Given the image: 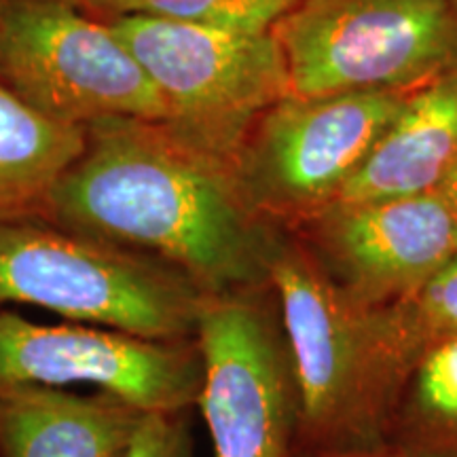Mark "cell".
<instances>
[{
  "label": "cell",
  "instance_id": "9a60e30c",
  "mask_svg": "<svg viewBox=\"0 0 457 457\" xmlns=\"http://www.w3.org/2000/svg\"><path fill=\"white\" fill-rule=\"evenodd\" d=\"M386 445L413 457H457V339L417 364L394 404Z\"/></svg>",
  "mask_w": 457,
  "mask_h": 457
},
{
  "label": "cell",
  "instance_id": "9c48e42d",
  "mask_svg": "<svg viewBox=\"0 0 457 457\" xmlns=\"http://www.w3.org/2000/svg\"><path fill=\"white\" fill-rule=\"evenodd\" d=\"M404 102L392 89L286 96L262 114L233 165L245 204L282 205L337 193Z\"/></svg>",
  "mask_w": 457,
  "mask_h": 457
},
{
  "label": "cell",
  "instance_id": "ba28073f",
  "mask_svg": "<svg viewBox=\"0 0 457 457\" xmlns=\"http://www.w3.org/2000/svg\"><path fill=\"white\" fill-rule=\"evenodd\" d=\"M94 387L148 413L197 407L202 358L195 339L157 341L121 330L41 324L0 310V387Z\"/></svg>",
  "mask_w": 457,
  "mask_h": 457
},
{
  "label": "cell",
  "instance_id": "277c9868",
  "mask_svg": "<svg viewBox=\"0 0 457 457\" xmlns=\"http://www.w3.org/2000/svg\"><path fill=\"white\" fill-rule=\"evenodd\" d=\"M0 81L51 121L162 123L151 77L104 21L68 0H0Z\"/></svg>",
  "mask_w": 457,
  "mask_h": 457
},
{
  "label": "cell",
  "instance_id": "d6986e66",
  "mask_svg": "<svg viewBox=\"0 0 457 457\" xmlns=\"http://www.w3.org/2000/svg\"><path fill=\"white\" fill-rule=\"evenodd\" d=\"M0 21H3V3H0Z\"/></svg>",
  "mask_w": 457,
  "mask_h": 457
},
{
  "label": "cell",
  "instance_id": "7c38bea8",
  "mask_svg": "<svg viewBox=\"0 0 457 457\" xmlns=\"http://www.w3.org/2000/svg\"><path fill=\"white\" fill-rule=\"evenodd\" d=\"M457 168V74L404 102L362 165L337 195L343 208L413 195Z\"/></svg>",
  "mask_w": 457,
  "mask_h": 457
},
{
  "label": "cell",
  "instance_id": "52a82bcc",
  "mask_svg": "<svg viewBox=\"0 0 457 457\" xmlns=\"http://www.w3.org/2000/svg\"><path fill=\"white\" fill-rule=\"evenodd\" d=\"M276 299L299 396V455L386 445L369 394L364 310L299 256L273 253Z\"/></svg>",
  "mask_w": 457,
  "mask_h": 457
},
{
  "label": "cell",
  "instance_id": "7a4b0ae2",
  "mask_svg": "<svg viewBox=\"0 0 457 457\" xmlns=\"http://www.w3.org/2000/svg\"><path fill=\"white\" fill-rule=\"evenodd\" d=\"M205 295L174 267L55 222H0V310L34 305L68 322L145 339H195Z\"/></svg>",
  "mask_w": 457,
  "mask_h": 457
},
{
  "label": "cell",
  "instance_id": "5bb4252c",
  "mask_svg": "<svg viewBox=\"0 0 457 457\" xmlns=\"http://www.w3.org/2000/svg\"><path fill=\"white\" fill-rule=\"evenodd\" d=\"M83 146L85 129L43 117L0 81V222L47 220L57 182Z\"/></svg>",
  "mask_w": 457,
  "mask_h": 457
},
{
  "label": "cell",
  "instance_id": "30bf717a",
  "mask_svg": "<svg viewBox=\"0 0 457 457\" xmlns=\"http://www.w3.org/2000/svg\"><path fill=\"white\" fill-rule=\"evenodd\" d=\"M337 231L343 293L362 310L403 299L457 254V168L426 191L345 208Z\"/></svg>",
  "mask_w": 457,
  "mask_h": 457
},
{
  "label": "cell",
  "instance_id": "6da1fadb",
  "mask_svg": "<svg viewBox=\"0 0 457 457\" xmlns=\"http://www.w3.org/2000/svg\"><path fill=\"white\" fill-rule=\"evenodd\" d=\"M47 220L162 261L205 295L270 286L273 253L250 220L236 174L159 123L114 119L85 129Z\"/></svg>",
  "mask_w": 457,
  "mask_h": 457
},
{
  "label": "cell",
  "instance_id": "8992f818",
  "mask_svg": "<svg viewBox=\"0 0 457 457\" xmlns=\"http://www.w3.org/2000/svg\"><path fill=\"white\" fill-rule=\"evenodd\" d=\"M261 288L208 295L197 320L212 457H296L299 396L282 322ZM276 301V299H273Z\"/></svg>",
  "mask_w": 457,
  "mask_h": 457
},
{
  "label": "cell",
  "instance_id": "ac0fdd59",
  "mask_svg": "<svg viewBox=\"0 0 457 457\" xmlns=\"http://www.w3.org/2000/svg\"><path fill=\"white\" fill-rule=\"evenodd\" d=\"M299 457H413L404 451H400L392 445H381V447L370 449H350V451H330V453H310Z\"/></svg>",
  "mask_w": 457,
  "mask_h": 457
},
{
  "label": "cell",
  "instance_id": "3957f363",
  "mask_svg": "<svg viewBox=\"0 0 457 457\" xmlns=\"http://www.w3.org/2000/svg\"><path fill=\"white\" fill-rule=\"evenodd\" d=\"M104 24L155 83L163 104L159 125L180 145L228 168L262 114L290 96L271 32H228L142 15Z\"/></svg>",
  "mask_w": 457,
  "mask_h": 457
},
{
  "label": "cell",
  "instance_id": "8fae6325",
  "mask_svg": "<svg viewBox=\"0 0 457 457\" xmlns=\"http://www.w3.org/2000/svg\"><path fill=\"white\" fill-rule=\"evenodd\" d=\"M146 415L106 392L0 387V457H123Z\"/></svg>",
  "mask_w": 457,
  "mask_h": 457
},
{
  "label": "cell",
  "instance_id": "5b68a950",
  "mask_svg": "<svg viewBox=\"0 0 457 457\" xmlns=\"http://www.w3.org/2000/svg\"><path fill=\"white\" fill-rule=\"evenodd\" d=\"M271 34L293 96L394 89L457 55V3L303 0Z\"/></svg>",
  "mask_w": 457,
  "mask_h": 457
},
{
  "label": "cell",
  "instance_id": "2e32d148",
  "mask_svg": "<svg viewBox=\"0 0 457 457\" xmlns=\"http://www.w3.org/2000/svg\"><path fill=\"white\" fill-rule=\"evenodd\" d=\"M85 15L106 21L112 17H159L216 30L267 34L303 0H68Z\"/></svg>",
  "mask_w": 457,
  "mask_h": 457
},
{
  "label": "cell",
  "instance_id": "ffe728a7",
  "mask_svg": "<svg viewBox=\"0 0 457 457\" xmlns=\"http://www.w3.org/2000/svg\"><path fill=\"white\" fill-rule=\"evenodd\" d=\"M455 3H457V0H455Z\"/></svg>",
  "mask_w": 457,
  "mask_h": 457
},
{
  "label": "cell",
  "instance_id": "4fadbf2b",
  "mask_svg": "<svg viewBox=\"0 0 457 457\" xmlns=\"http://www.w3.org/2000/svg\"><path fill=\"white\" fill-rule=\"evenodd\" d=\"M457 339V254L403 299L364 310L369 392L384 430L417 364Z\"/></svg>",
  "mask_w": 457,
  "mask_h": 457
},
{
  "label": "cell",
  "instance_id": "e0dca14e",
  "mask_svg": "<svg viewBox=\"0 0 457 457\" xmlns=\"http://www.w3.org/2000/svg\"><path fill=\"white\" fill-rule=\"evenodd\" d=\"M123 457H195L187 413H148Z\"/></svg>",
  "mask_w": 457,
  "mask_h": 457
}]
</instances>
